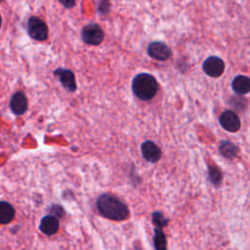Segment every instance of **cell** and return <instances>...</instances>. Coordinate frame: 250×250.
Wrapping results in <instances>:
<instances>
[{"mask_svg":"<svg viewBox=\"0 0 250 250\" xmlns=\"http://www.w3.org/2000/svg\"><path fill=\"white\" fill-rule=\"evenodd\" d=\"M27 106H28L27 98L23 92L18 91L12 96L10 100V108L14 114L16 115L23 114L26 111Z\"/></svg>","mask_w":250,"mask_h":250,"instance_id":"cell-10","label":"cell"},{"mask_svg":"<svg viewBox=\"0 0 250 250\" xmlns=\"http://www.w3.org/2000/svg\"><path fill=\"white\" fill-rule=\"evenodd\" d=\"M219 152L227 159H233L238 153V147L229 141H223L219 146Z\"/></svg>","mask_w":250,"mask_h":250,"instance_id":"cell-14","label":"cell"},{"mask_svg":"<svg viewBox=\"0 0 250 250\" xmlns=\"http://www.w3.org/2000/svg\"><path fill=\"white\" fill-rule=\"evenodd\" d=\"M141 151L143 157L150 163H156L162 154L160 147L152 141H145L141 146Z\"/></svg>","mask_w":250,"mask_h":250,"instance_id":"cell-9","label":"cell"},{"mask_svg":"<svg viewBox=\"0 0 250 250\" xmlns=\"http://www.w3.org/2000/svg\"><path fill=\"white\" fill-rule=\"evenodd\" d=\"M208 178L214 186H220L223 180L221 170L215 165H208Z\"/></svg>","mask_w":250,"mask_h":250,"instance_id":"cell-16","label":"cell"},{"mask_svg":"<svg viewBox=\"0 0 250 250\" xmlns=\"http://www.w3.org/2000/svg\"><path fill=\"white\" fill-rule=\"evenodd\" d=\"M1 26H2V17L0 15V28H1Z\"/></svg>","mask_w":250,"mask_h":250,"instance_id":"cell-20","label":"cell"},{"mask_svg":"<svg viewBox=\"0 0 250 250\" xmlns=\"http://www.w3.org/2000/svg\"><path fill=\"white\" fill-rule=\"evenodd\" d=\"M158 89L156 79L149 73H139L132 81L133 94L142 101L151 100Z\"/></svg>","mask_w":250,"mask_h":250,"instance_id":"cell-2","label":"cell"},{"mask_svg":"<svg viewBox=\"0 0 250 250\" xmlns=\"http://www.w3.org/2000/svg\"><path fill=\"white\" fill-rule=\"evenodd\" d=\"M81 38L85 44L98 46L103 42L104 38V33L99 24L89 23L82 28Z\"/></svg>","mask_w":250,"mask_h":250,"instance_id":"cell-4","label":"cell"},{"mask_svg":"<svg viewBox=\"0 0 250 250\" xmlns=\"http://www.w3.org/2000/svg\"><path fill=\"white\" fill-rule=\"evenodd\" d=\"M16 211L13 205L6 201H0V224L10 223L15 217Z\"/></svg>","mask_w":250,"mask_h":250,"instance_id":"cell-13","label":"cell"},{"mask_svg":"<svg viewBox=\"0 0 250 250\" xmlns=\"http://www.w3.org/2000/svg\"><path fill=\"white\" fill-rule=\"evenodd\" d=\"M147 54L156 61H166L171 57V49L163 42L155 41L147 46Z\"/></svg>","mask_w":250,"mask_h":250,"instance_id":"cell-6","label":"cell"},{"mask_svg":"<svg viewBox=\"0 0 250 250\" xmlns=\"http://www.w3.org/2000/svg\"><path fill=\"white\" fill-rule=\"evenodd\" d=\"M231 88L237 95H245L250 92V78L245 75H237L231 82Z\"/></svg>","mask_w":250,"mask_h":250,"instance_id":"cell-12","label":"cell"},{"mask_svg":"<svg viewBox=\"0 0 250 250\" xmlns=\"http://www.w3.org/2000/svg\"><path fill=\"white\" fill-rule=\"evenodd\" d=\"M59 227V219L55 216L47 215L42 218L39 225V229L46 235H53L58 231Z\"/></svg>","mask_w":250,"mask_h":250,"instance_id":"cell-11","label":"cell"},{"mask_svg":"<svg viewBox=\"0 0 250 250\" xmlns=\"http://www.w3.org/2000/svg\"><path fill=\"white\" fill-rule=\"evenodd\" d=\"M54 75L58 77L62 86L68 92H75L77 89L74 73L67 68H57L54 70Z\"/></svg>","mask_w":250,"mask_h":250,"instance_id":"cell-7","label":"cell"},{"mask_svg":"<svg viewBox=\"0 0 250 250\" xmlns=\"http://www.w3.org/2000/svg\"><path fill=\"white\" fill-rule=\"evenodd\" d=\"M97 209L103 217L112 221H124L130 214L128 206L111 193H103L99 196Z\"/></svg>","mask_w":250,"mask_h":250,"instance_id":"cell-1","label":"cell"},{"mask_svg":"<svg viewBox=\"0 0 250 250\" xmlns=\"http://www.w3.org/2000/svg\"><path fill=\"white\" fill-rule=\"evenodd\" d=\"M203 71L210 77H220L225 70V62L219 57L211 56L207 58L202 64Z\"/></svg>","mask_w":250,"mask_h":250,"instance_id":"cell-5","label":"cell"},{"mask_svg":"<svg viewBox=\"0 0 250 250\" xmlns=\"http://www.w3.org/2000/svg\"><path fill=\"white\" fill-rule=\"evenodd\" d=\"M50 212H51V215L52 216H55L56 218H60L63 215V209L60 206V205H53L51 208H50Z\"/></svg>","mask_w":250,"mask_h":250,"instance_id":"cell-18","label":"cell"},{"mask_svg":"<svg viewBox=\"0 0 250 250\" xmlns=\"http://www.w3.org/2000/svg\"><path fill=\"white\" fill-rule=\"evenodd\" d=\"M27 33L36 41H45L49 36L46 22L38 17H30L27 21Z\"/></svg>","mask_w":250,"mask_h":250,"instance_id":"cell-3","label":"cell"},{"mask_svg":"<svg viewBox=\"0 0 250 250\" xmlns=\"http://www.w3.org/2000/svg\"><path fill=\"white\" fill-rule=\"evenodd\" d=\"M61 3L65 6L66 8H71L75 5V2L74 1H61Z\"/></svg>","mask_w":250,"mask_h":250,"instance_id":"cell-19","label":"cell"},{"mask_svg":"<svg viewBox=\"0 0 250 250\" xmlns=\"http://www.w3.org/2000/svg\"><path fill=\"white\" fill-rule=\"evenodd\" d=\"M219 122L226 131L230 133L237 132L240 129V119L232 110L224 111L219 118Z\"/></svg>","mask_w":250,"mask_h":250,"instance_id":"cell-8","label":"cell"},{"mask_svg":"<svg viewBox=\"0 0 250 250\" xmlns=\"http://www.w3.org/2000/svg\"><path fill=\"white\" fill-rule=\"evenodd\" d=\"M151 221L152 224L155 226V229H162V228L168 225V219L163 215L162 212L155 211L151 214Z\"/></svg>","mask_w":250,"mask_h":250,"instance_id":"cell-17","label":"cell"},{"mask_svg":"<svg viewBox=\"0 0 250 250\" xmlns=\"http://www.w3.org/2000/svg\"><path fill=\"white\" fill-rule=\"evenodd\" d=\"M153 245L155 250H167V239L162 229H154Z\"/></svg>","mask_w":250,"mask_h":250,"instance_id":"cell-15","label":"cell"}]
</instances>
